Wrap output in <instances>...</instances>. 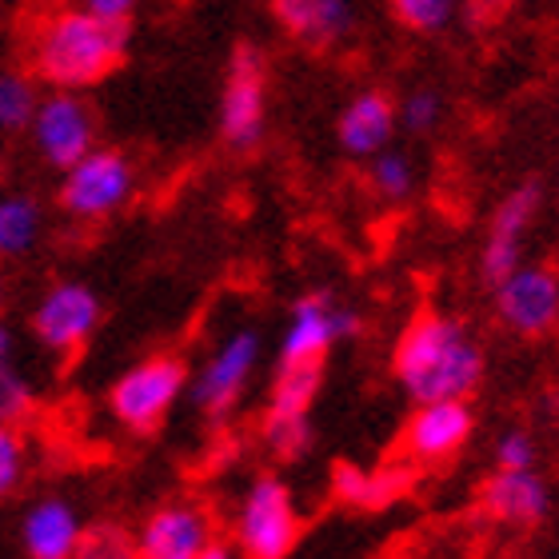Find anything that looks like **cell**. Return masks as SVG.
<instances>
[{
  "instance_id": "9c48e42d",
  "label": "cell",
  "mask_w": 559,
  "mask_h": 559,
  "mask_svg": "<svg viewBox=\"0 0 559 559\" xmlns=\"http://www.w3.org/2000/svg\"><path fill=\"white\" fill-rule=\"evenodd\" d=\"M216 129L233 152H252L269 132V60L257 45H236L228 57Z\"/></svg>"
},
{
  "instance_id": "7a4b0ae2",
  "label": "cell",
  "mask_w": 559,
  "mask_h": 559,
  "mask_svg": "<svg viewBox=\"0 0 559 559\" xmlns=\"http://www.w3.org/2000/svg\"><path fill=\"white\" fill-rule=\"evenodd\" d=\"M129 24L96 16L81 0L52 12L33 40V76L48 88L88 93L129 57Z\"/></svg>"
},
{
  "instance_id": "5bb4252c",
  "label": "cell",
  "mask_w": 559,
  "mask_h": 559,
  "mask_svg": "<svg viewBox=\"0 0 559 559\" xmlns=\"http://www.w3.org/2000/svg\"><path fill=\"white\" fill-rule=\"evenodd\" d=\"M132 536L140 559H200L216 544V520L197 500H168Z\"/></svg>"
},
{
  "instance_id": "836d02e7",
  "label": "cell",
  "mask_w": 559,
  "mask_h": 559,
  "mask_svg": "<svg viewBox=\"0 0 559 559\" xmlns=\"http://www.w3.org/2000/svg\"><path fill=\"white\" fill-rule=\"evenodd\" d=\"M4 300H9V284H4V276H0V312H4Z\"/></svg>"
},
{
  "instance_id": "2e32d148",
  "label": "cell",
  "mask_w": 559,
  "mask_h": 559,
  "mask_svg": "<svg viewBox=\"0 0 559 559\" xmlns=\"http://www.w3.org/2000/svg\"><path fill=\"white\" fill-rule=\"evenodd\" d=\"M84 532L81 508L60 491H45L21 515V551L24 559H76Z\"/></svg>"
},
{
  "instance_id": "d4e9b609",
  "label": "cell",
  "mask_w": 559,
  "mask_h": 559,
  "mask_svg": "<svg viewBox=\"0 0 559 559\" xmlns=\"http://www.w3.org/2000/svg\"><path fill=\"white\" fill-rule=\"evenodd\" d=\"M28 476V440L21 424H0V500H9L24 488Z\"/></svg>"
},
{
  "instance_id": "4dcf8cb0",
  "label": "cell",
  "mask_w": 559,
  "mask_h": 559,
  "mask_svg": "<svg viewBox=\"0 0 559 559\" xmlns=\"http://www.w3.org/2000/svg\"><path fill=\"white\" fill-rule=\"evenodd\" d=\"M16 328L4 324V316H0V364H16Z\"/></svg>"
},
{
  "instance_id": "30bf717a",
  "label": "cell",
  "mask_w": 559,
  "mask_h": 559,
  "mask_svg": "<svg viewBox=\"0 0 559 559\" xmlns=\"http://www.w3.org/2000/svg\"><path fill=\"white\" fill-rule=\"evenodd\" d=\"M105 320V300L100 292L81 276L52 280L33 304L28 332L48 356H72L96 336V328Z\"/></svg>"
},
{
  "instance_id": "7402d4cb",
  "label": "cell",
  "mask_w": 559,
  "mask_h": 559,
  "mask_svg": "<svg viewBox=\"0 0 559 559\" xmlns=\"http://www.w3.org/2000/svg\"><path fill=\"white\" fill-rule=\"evenodd\" d=\"M40 81L24 69H0V136H24L40 108Z\"/></svg>"
},
{
  "instance_id": "4316f807",
  "label": "cell",
  "mask_w": 559,
  "mask_h": 559,
  "mask_svg": "<svg viewBox=\"0 0 559 559\" xmlns=\"http://www.w3.org/2000/svg\"><path fill=\"white\" fill-rule=\"evenodd\" d=\"M76 559H140L136 536H129V532L117 524H93L84 532Z\"/></svg>"
},
{
  "instance_id": "e0dca14e",
  "label": "cell",
  "mask_w": 559,
  "mask_h": 559,
  "mask_svg": "<svg viewBox=\"0 0 559 559\" xmlns=\"http://www.w3.org/2000/svg\"><path fill=\"white\" fill-rule=\"evenodd\" d=\"M400 132V108L384 88H360L344 100L336 117V144L352 160H372Z\"/></svg>"
},
{
  "instance_id": "ba28073f",
  "label": "cell",
  "mask_w": 559,
  "mask_h": 559,
  "mask_svg": "<svg viewBox=\"0 0 559 559\" xmlns=\"http://www.w3.org/2000/svg\"><path fill=\"white\" fill-rule=\"evenodd\" d=\"M324 388V368H276L269 404L260 416V443L280 464H296L312 452V408Z\"/></svg>"
},
{
  "instance_id": "ffe728a7",
  "label": "cell",
  "mask_w": 559,
  "mask_h": 559,
  "mask_svg": "<svg viewBox=\"0 0 559 559\" xmlns=\"http://www.w3.org/2000/svg\"><path fill=\"white\" fill-rule=\"evenodd\" d=\"M408 491V467H360L340 464L332 472V496L356 512H380Z\"/></svg>"
},
{
  "instance_id": "277c9868",
  "label": "cell",
  "mask_w": 559,
  "mask_h": 559,
  "mask_svg": "<svg viewBox=\"0 0 559 559\" xmlns=\"http://www.w3.org/2000/svg\"><path fill=\"white\" fill-rule=\"evenodd\" d=\"M260 356H264V336L257 324H240L233 332H224L204 352V360L192 368V380H188L192 408L216 428L228 424L240 408V400L248 396L252 376L260 372Z\"/></svg>"
},
{
  "instance_id": "d6a6232c",
  "label": "cell",
  "mask_w": 559,
  "mask_h": 559,
  "mask_svg": "<svg viewBox=\"0 0 559 559\" xmlns=\"http://www.w3.org/2000/svg\"><path fill=\"white\" fill-rule=\"evenodd\" d=\"M512 4V0H472V9L479 12V16H496V12H503Z\"/></svg>"
},
{
  "instance_id": "3957f363",
  "label": "cell",
  "mask_w": 559,
  "mask_h": 559,
  "mask_svg": "<svg viewBox=\"0 0 559 559\" xmlns=\"http://www.w3.org/2000/svg\"><path fill=\"white\" fill-rule=\"evenodd\" d=\"M192 368L176 352H152L129 364L108 388V416L132 436H156L168 424L180 400L188 396Z\"/></svg>"
},
{
  "instance_id": "8fae6325",
  "label": "cell",
  "mask_w": 559,
  "mask_h": 559,
  "mask_svg": "<svg viewBox=\"0 0 559 559\" xmlns=\"http://www.w3.org/2000/svg\"><path fill=\"white\" fill-rule=\"evenodd\" d=\"M28 140L45 168L52 173L72 168L100 144V120H96L93 100L84 93H69V88H48L40 96Z\"/></svg>"
},
{
  "instance_id": "cb8c5ba5",
  "label": "cell",
  "mask_w": 559,
  "mask_h": 559,
  "mask_svg": "<svg viewBox=\"0 0 559 559\" xmlns=\"http://www.w3.org/2000/svg\"><path fill=\"white\" fill-rule=\"evenodd\" d=\"M388 4H392V16L419 36L443 33L460 12V0H388Z\"/></svg>"
},
{
  "instance_id": "8992f818",
  "label": "cell",
  "mask_w": 559,
  "mask_h": 559,
  "mask_svg": "<svg viewBox=\"0 0 559 559\" xmlns=\"http://www.w3.org/2000/svg\"><path fill=\"white\" fill-rule=\"evenodd\" d=\"M136 197V164L124 148L96 144L84 160L60 173L57 204L72 224H105Z\"/></svg>"
},
{
  "instance_id": "6da1fadb",
  "label": "cell",
  "mask_w": 559,
  "mask_h": 559,
  "mask_svg": "<svg viewBox=\"0 0 559 559\" xmlns=\"http://www.w3.org/2000/svg\"><path fill=\"white\" fill-rule=\"evenodd\" d=\"M392 376L412 404L472 400L488 376V352L460 316L419 312L392 348Z\"/></svg>"
},
{
  "instance_id": "1f68e13d",
  "label": "cell",
  "mask_w": 559,
  "mask_h": 559,
  "mask_svg": "<svg viewBox=\"0 0 559 559\" xmlns=\"http://www.w3.org/2000/svg\"><path fill=\"white\" fill-rule=\"evenodd\" d=\"M200 559H240V551H236V544H224V539H216L209 551Z\"/></svg>"
},
{
  "instance_id": "7c38bea8",
  "label": "cell",
  "mask_w": 559,
  "mask_h": 559,
  "mask_svg": "<svg viewBox=\"0 0 559 559\" xmlns=\"http://www.w3.org/2000/svg\"><path fill=\"white\" fill-rule=\"evenodd\" d=\"M539 209H544V185H536V180L508 188L500 197V204L491 209L484 248H479V280L488 288H496L503 276H512L524 264L527 233H532Z\"/></svg>"
},
{
  "instance_id": "603a6c76",
  "label": "cell",
  "mask_w": 559,
  "mask_h": 559,
  "mask_svg": "<svg viewBox=\"0 0 559 559\" xmlns=\"http://www.w3.org/2000/svg\"><path fill=\"white\" fill-rule=\"evenodd\" d=\"M368 188H372L376 197L384 200V204H404V200L416 197L419 188V168L404 148H384L380 156L368 160Z\"/></svg>"
},
{
  "instance_id": "4fadbf2b",
  "label": "cell",
  "mask_w": 559,
  "mask_h": 559,
  "mask_svg": "<svg viewBox=\"0 0 559 559\" xmlns=\"http://www.w3.org/2000/svg\"><path fill=\"white\" fill-rule=\"evenodd\" d=\"M496 320L524 340L548 336L559 324V272L548 264H520L491 288Z\"/></svg>"
},
{
  "instance_id": "52a82bcc",
  "label": "cell",
  "mask_w": 559,
  "mask_h": 559,
  "mask_svg": "<svg viewBox=\"0 0 559 559\" xmlns=\"http://www.w3.org/2000/svg\"><path fill=\"white\" fill-rule=\"evenodd\" d=\"M360 336V312L332 288L300 292L276 344V368H324L336 344Z\"/></svg>"
},
{
  "instance_id": "44dd1931",
  "label": "cell",
  "mask_w": 559,
  "mask_h": 559,
  "mask_svg": "<svg viewBox=\"0 0 559 559\" xmlns=\"http://www.w3.org/2000/svg\"><path fill=\"white\" fill-rule=\"evenodd\" d=\"M45 204L28 192H0V260L33 257L45 240Z\"/></svg>"
},
{
  "instance_id": "f1b7e54d",
  "label": "cell",
  "mask_w": 559,
  "mask_h": 559,
  "mask_svg": "<svg viewBox=\"0 0 559 559\" xmlns=\"http://www.w3.org/2000/svg\"><path fill=\"white\" fill-rule=\"evenodd\" d=\"M33 384L16 364H0V424H21L33 412Z\"/></svg>"
},
{
  "instance_id": "d6986e66",
  "label": "cell",
  "mask_w": 559,
  "mask_h": 559,
  "mask_svg": "<svg viewBox=\"0 0 559 559\" xmlns=\"http://www.w3.org/2000/svg\"><path fill=\"white\" fill-rule=\"evenodd\" d=\"M479 503L500 524L536 527L551 515V488L536 467H527V472H491L484 479Z\"/></svg>"
},
{
  "instance_id": "9a60e30c",
  "label": "cell",
  "mask_w": 559,
  "mask_h": 559,
  "mask_svg": "<svg viewBox=\"0 0 559 559\" xmlns=\"http://www.w3.org/2000/svg\"><path fill=\"white\" fill-rule=\"evenodd\" d=\"M476 436V412L467 400H431L416 404L404 424V452L416 464H448Z\"/></svg>"
},
{
  "instance_id": "484cf974",
  "label": "cell",
  "mask_w": 559,
  "mask_h": 559,
  "mask_svg": "<svg viewBox=\"0 0 559 559\" xmlns=\"http://www.w3.org/2000/svg\"><path fill=\"white\" fill-rule=\"evenodd\" d=\"M400 108V129L412 136H431L443 124V96L436 88H412L404 100H396Z\"/></svg>"
},
{
  "instance_id": "ac0fdd59",
  "label": "cell",
  "mask_w": 559,
  "mask_h": 559,
  "mask_svg": "<svg viewBox=\"0 0 559 559\" xmlns=\"http://www.w3.org/2000/svg\"><path fill=\"white\" fill-rule=\"evenodd\" d=\"M272 16L300 48L328 52L356 33L360 4L356 0H272Z\"/></svg>"
},
{
  "instance_id": "83f0119b",
  "label": "cell",
  "mask_w": 559,
  "mask_h": 559,
  "mask_svg": "<svg viewBox=\"0 0 559 559\" xmlns=\"http://www.w3.org/2000/svg\"><path fill=\"white\" fill-rule=\"evenodd\" d=\"M536 436L527 428H503L496 436V448H491L496 472H527V467H536Z\"/></svg>"
},
{
  "instance_id": "5b68a950",
  "label": "cell",
  "mask_w": 559,
  "mask_h": 559,
  "mask_svg": "<svg viewBox=\"0 0 559 559\" xmlns=\"http://www.w3.org/2000/svg\"><path fill=\"white\" fill-rule=\"evenodd\" d=\"M300 532V508L288 479L276 472L252 476L233 515V544L240 559H292Z\"/></svg>"
},
{
  "instance_id": "f546056e",
  "label": "cell",
  "mask_w": 559,
  "mask_h": 559,
  "mask_svg": "<svg viewBox=\"0 0 559 559\" xmlns=\"http://www.w3.org/2000/svg\"><path fill=\"white\" fill-rule=\"evenodd\" d=\"M81 4H84V9H93L96 16L132 24V16H136V9L144 4V0H81Z\"/></svg>"
}]
</instances>
